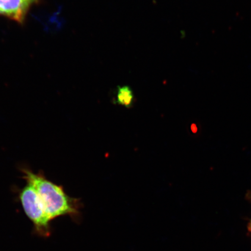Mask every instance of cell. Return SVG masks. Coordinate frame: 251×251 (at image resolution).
<instances>
[{
	"label": "cell",
	"mask_w": 251,
	"mask_h": 251,
	"mask_svg": "<svg viewBox=\"0 0 251 251\" xmlns=\"http://www.w3.org/2000/svg\"><path fill=\"white\" fill-rule=\"evenodd\" d=\"M20 170L26 183L35 188L50 221L68 216L74 222H79L83 207L79 199L69 196L62 186L50 180L42 171L35 173L24 166Z\"/></svg>",
	"instance_id": "1"
},
{
	"label": "cell",
	"mask_w": 251,
	"mask_h": 251,
	"mask_svg": "<svg viewBox=\"0 0 251 251\" xmlns=\"http://www.w3.org/2000/svg\"><path fill=\"white\" fill-rule=\"evenodd\" d=\"M18 197L27 217L33 225V233L41 237L51 234L50 219L47 215L35 188L29 183L17 190Z\"/></svg>",
	"instance_id": "2"
},
{
	"label": "cell",
	"mask_w": 251,
	"mask_h": 251,
	"mask_svg": "<svg viewBox=\"0 0 251 251\" xmlns=\"http://www.w3.org/2000/svg\"><path fill=\"white\" fill-rule=\"evenodd\" d=\"M30 2V0H0V14L21 23Z\"/></svg>",
	"instance_id": "3"
},
{
	"label": "cell",
	"mask_w": 251,
	"mask_h": 251,
	"mask_svg": "<svg viewBox=\"0 0 251 251\" xmlns=\"http://www.w3.org/2000/svg\"><path fill=\"white\" fill-rule=\"evenodd\" d=\"M135 97L132 89L129 86H118L117 96L114 102L116 104L130 108L133 106Z\"/></svg>",
	"instance_id": "4"
},
{
	"label": "cell",
	"mask_w": 251,
	"mask_h": 251,
	"mask_svg": "<svg viewBox=\"0 0 251 251\" xmlns=\"http://www.w3.org/2000/svg\"><path fill=\"white\" fill-rule=\"evenodd\" d=\"M250 200H251V195L250 196ZM248 229H249V231L251 233V219L249 222V225H248Z\"/></svg>",
	"instance_id": "5"
},
{
	"label": "cell",
	"mask_w": 251,
	"mask_h": 251,
	"mask_svg": "<svg viewBox=\"0 0 251 251\" xmlns=\"http://www.w3.org/2000/svg\"><path fill=\"white\" fill-rule=\"evenodd\" d=\"M30 1L31 2V1H33V0H30Z\"/></svg>",
	"instance_id": "6"
}]
</instances>
